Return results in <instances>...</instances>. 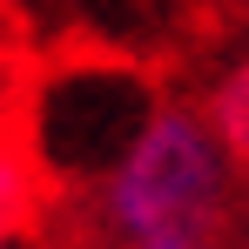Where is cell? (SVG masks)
<instances>
[{"instance_id": "5", "label": "cell", "mask_w": 249, "mask_h": 249, "mask_svg": "<svg viewBox=\"0 0 249 249\" xmlns=\"http://www.w3.org/2000/svg\"><path fill=\"white\" fill-rule=\"evenodd\" d=\"M7 122H14V74H7V61H0V142H7Z\"/></svg>"}, {"instance_id": "1", "label": "cell", "mask_w": 249, "mask_h": 249, "mask_svg": "<svg viewBox=\"0 0 249 249\" xmlns=\"http://www.w3.org/2000/svg\"><path fill=\"white\" fill-rule=\"evenodd\" d=\"M236 209V155L209 108L155 101L122 162L94 182V222L115 243L148 236H222Z\"/></svg>"}, {"instance_id": "3", "label": "cell", "mask_w": 249, "mask_h": 249, "mask_svg": "<svg viewBox=\"0 0 249 249\" xmlns=\"http://www.w3.org/2000/svg\"><path fill=\"white\" fill-rule=\"evenodd\" d=\"M202 108H209V122H215V135L229 142V155L249 162V54L215 74V88H209Z\"/></svg>"}, {"instance_id": "4", "label": "cell", "mask_w": 249, "mask_h": 249, "mask_svg": "<svg viewBox=\"0 0 249 249\" xmlns=\"http://www.w3.org/2000/svg\"><path fill=\"white\" fill-rule=\"evenodd\" d=\"M122 249H222V236H148V243H122Z\"/></svg>"}, {"instance_id": "2", "label": "cell", "mask_w": 249, "mask_h": 249, "mask_svg": "<svg viewBox=\"0 0 249 249\" xmlns=\"http://www.w3.org/2000/svg\"><path fill=\"white\" fill-rule=\"evenodd\" d=\"M41 196H47V168L41 155L27 148V142H0V249H14L27 229H34V215H41Z\"/></svg>"}]
</instances>
